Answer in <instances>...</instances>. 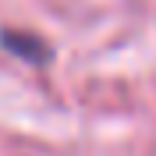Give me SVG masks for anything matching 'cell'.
Here are the masks:
<instances>
[{
  "instance_id": "6da1fadb",
  "label": "cell",
  "mask_w": 156,
  "mask_h": 156,
  "mask_svg": "<svg viewBox=\"0 0 156 156\" xmlns=\"http://www.w3.org/2000/svg\"><path fill=\"white\" fill-rule=\"evenodd\" d=\"M0 46L25 64H50L53 60V46L39 32H29V29H0Z\"/></svg>"
}]
</instances>
